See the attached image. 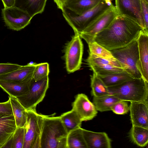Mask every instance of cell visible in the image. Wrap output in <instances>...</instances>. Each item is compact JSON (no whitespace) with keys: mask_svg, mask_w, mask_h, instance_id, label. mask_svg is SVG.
I'll use <instances>...</instances> for the list:
<instances>
[{"mask_svg":"<svg viewBox=\"0 0 148 148\" xmlns=\"http://www.w3.org/2000/svg\"><path fill=\"white\" fill-rule=\"evenodd\" d=\"M143 30L135 21L119 15L107 27L97 34L94 40L110 51L127 46L137 39Z\"/></svg>","mask_w":148,"mask_h":148,"instance_id":"1","label":"cell"},{"mask_svg":"<svg viewBox=\"0 0 148 148\" xmlns=\"http://www.w3.org/2000/svg\"><path fill=\"white\" fill-rule=\"evenodd\" d=\"M68 134L60 116L45 115L41 137V148H67Z\"/></svg>","mask_w":148,"mask_h":148,"instance_id":"2","label":"cell"},{"mask_svg":"<svg viewBox=\"0 0 148 148\" xmlns=\"http://www.w3.org/2000/svg\"><path fill=\"white\" fill-rule=\"evenodd\" d=\"M108 88L111 94L120 100L130 102L147 100L148 82L142 77L133 78Z\"/></svg>","mask_w":148,"mask_h":148,"instance_id":"3","label":"cell"},{"mask_svg":"<svg viewBox=\"0 0 148 148\" xmlns=\"http://www.w3.org/2000/svg\"><path fill=\"white\" fill-rule=\"evenodd\" d=\"M114 5L103 0L92 8L77 15L64 7L62 10L64 18L75 33L79 34L91 23Z\"/></svg>","mask_w":148,"mask_h":148,"instance_id":"4","label":"cell"},{"mask_svg":"<svg viewBox=\"0 0 148 148\" xmlns=\"http://www.w3.org/2000/svg\"><path fill=\"white\" fill-rule=\"evenodd\" d=\"M110 51L124 71L134 78L142 77L138 66L139 57L137 39L125 47Z\"/></svg>","mask_w":148,"mask_h":148,"instance_id":"5","label":"cell"},{"mask_svg":"<svg viewBox=\"0 0 148 148\" xmlns=\"http://www.w3.org/2000/svg\"><path fill=\"white\" fill-rule=\"evenodd\" d=\"M26 112L23 148H41V137L45 115L38 114L36 109L26 110Z\"/></svg>","mask_w":148,"mask_h":148,"instance_id":"6","label":"cell"},{"mask_svg":"<svg viewBox=\"0 0 148 148\" xmlns=\"http://www.w3.org/2000/svg\"><path fill=\"white\" fill-rule=\"evenodd\" d=\"M49 82L48 76L37 81L32 78L28 92L16 98L26 110L35 109L45 97L49 87Z\"/></svg>","mask_w":148,"mask_h":148,"instance_id":"7","label":"cell"},{"mask_svg":"<svg viewBox=\"0 0 148 148\" xmlns=\"http://www.w3.org/2000/svg\"><path fill=\"white\" fill-rule=\"evenodd\" d=\"M83 45L79 34L75 33L65 48L64 58L68 73L79 70L82 64Z\"/></svg>","mask_w":148,"mask_h":148,"instance_id":"8","label":"cell"},{"mask_svg":"<svg viewBox=\"0 0 148 148\" xmlns=\"http://www.w3.org/2000/svg\"><path fill=\"white\" fill-rule=\"evenodd\" d=\"M118 15L116 7L113 5L79 33L80 37L84 40L88 44L94 41L97 34L107 27Z\"/></svg>","mask_w":148,"mask_h":148,"instance_id":"9","label":"cell"},{"mask_svg":"<svg viewBox=\"0 0 148 148\" xmlns=\"http://www.w3.org/2000/svg\"><path fill=\"white\" fill-rule=\"evenodd\" d=\"M1 14L6 26L16 31L28 25L32 18L26 12L14 6L4 8L2 9Z\"/></svg>","mask_w":148,"mask_h":148,"instance_id":"10","label":"cell"},{"mask_svg":"<svg viewBox=\"0 0 148 148\" xmlns=\"http://www.w3.org/2000/svg\"><path fill=\"white\" fill-rule=\"evenodd\" d=\"M115 1V6L119 15L130 19L146 31L142 12L140 0Z\"/></svg>","mask_w":148,"mask_h":148,"instance_id":"11","label":"cell"},{"mask_svg":"<svg viewBox=\"0 0 148 148\" xmlns=\"http://www.w3.org/2000/svg\"><path fill=\"white\" fill-rule=\"evenodd\" d=\"M72 106V109L82 121L92 119L98 113L93 103L86 95L83 93L79 94L76 96Z\"/></svg>","mask_w":148,"mask_h":148,"instance_id":"12","label":"cell"},{"mask_svg":"<svg viewBox=\"0 0 148 148\" xmlns=\"http://www.w3.org/2000/svg\"><path fill=\"white\" fill-rule=\"evenodd\" d=\"M130 102L129 110L132 125L148 129V103L147 100Z\"/></svg>","mask_w":148,"mask_h":148,"instance_id":"13","label":"cell"},{"mask_svg":"<svg viewBox=\"0 0 148 148\" xmlns=\"http://www.w3.org/2000/svg\"><path fill=\"white\" fill-rule=\"evenodd\" d=\"M137 40L139 57L138 67L143 78L148 82V32L142 30Z\"/></svg>","mask_w":148,"mask_h":148,"instance_id":"14","label":"cell"},{"mask_svg":"<svg viewBox=\"0 0 148 148\" xmlns=\"http://www.w3.org/2000/svg\"><path fill=\"white\" fill-rule=\"evenodd\" d=\"M36 64L29 63L14 71L1 75L0 80L21 83L31 80Z\"/></svg>","mask_w":148,"mask_h":148,"instance_id":"15","label":"cell"},{"mask_svg":"<svg viewBox=\"0 0 148 148\" xmlns=\"http://www.w3.org/2000/svg\"><path fill=\"white\" fill-rule=\"evenodd\" d=\"M87 148H110L111 140L105 132H95L82 128Z\"/></svg>","mask_w":148,"mask_h":148,"instance_id":"16","label":"cell"},{"mask_svg":"<svg viewBox=\"0 0 148 148\" xmlns=\"http://www.w3.org/2000/svg\"><path fill=\"white\" fill-rule=\"evenodd\" d=\"M16 127L13 114H0V148L11 138Z\"/></svg>","mask_w":148,"mask_h":148,"instance_id":"17","label":"cell"},{"mask_svg":"<svg viewBox=\"0 0 148 148\" xmlns=\"http://www.w3.org/2000/svg\"><path fill=\"white\" fill-rule=\"evenodd\" d=\"M47 0H15L14 6L26 12L32 18L44 11Z\"/></svg>","mask_w":148,"mask_h":148,"instance_id":"18","label":"cell"},{"mask_svg":"<svg viewBox=\"0 0 148 148\" xmlns=\"http://www.w3.org/2000/svg\"><path fill=\"white\" fill-rule=\"evenodd\" d=\"M32 79L22 83L0 80V87L9 96L16 97L28 92Z\"/></svg>","mask_w":148,"mask_h":148,"instance_id":"19","label":"cell"},{"mask_svg":"<svg viewBox=\"0 0 148 148\" xmlns=\"http://www.w3.org/2000/svg\"><path fill=\"white\" fill-rule=\"evenodd\" d=\"M103 0H70L66 1L64 7L79 15L94 7Z\"/></svg>","mask_w":148,"mask_h":148,"instance_id":"20","label":"cell"},{"mask_svg":"<svg viewBox=\"0 0 148 148\" xmlns=\"http://www.w3.org/2000/svg\"><path fill=\"white\" fill-rule=\"evenodd\" d=\"M10 99L17 127H24L26 121V110L15 97L9 96Z\"/></svg>","mask_w":148,"mask_h":148,"instance_id":"21","label":"cell"},{"mask_svg":"<svg viewBox=\"0 0 148 148\" xmlns=\"http://www.w3.org/2000/svg\"><path fill=\"white\" fill-rule=\"evenodd\" d=\"M60 116L68 134L81 127L82 121L72 109L63 113Z\"/></svg>","mask_w":148,"mask_h":148,"instance_id":"22","label":"cell"},{"mask_svg":"<svg viewBox=\"0 0 148 148\" xmlns=\"http://www.w3.org/2000/svg\"><path fill=\"white\" fill-rule=\"evenodd\" d=\"M130 137L132 141L137 146L144 147L148 143V129L132 125L130 132Z\"/></svg>","mask_w":148,"mask_h":148,"instance_id":"23","label":"cell"},{"mask_svg":"<svg viewBox=\"0 0 148 148\" xmlns=\"http://www.w3.org/2000/svg\"><path fill=\"white\" fill-rule=\"evenodd\" d=\"M97 76L107 87L118 85L134 78L130 74L125 71L106 75Z\"/></svg>","mask_w":148,"mask_h":148,"instance_id":"24","label":"cell"},{"mask_svg":"<svg viewBox=\"0 0 148 148\" xmlns=\"http://www.w3.org/2000/svg\"><path fill=\"white\" fill-rule=\"evenodd\" d=\"M120 100L110 94L100 97L93 96V103L97 111L103 112L111 110L113 105Z\"/></svg>","mask_w":148,"mask_h":148,"instance_id":"25","label":"cell"},{"mask_svg":"<svg viewBox=\"0 0 148 148\" xmlns=\"http://www.w3.org/2000/svg\"><path fill=\"white\" fill-rule=\"evenodd\" d=\"M67 146V148H87L81 127L68 134Z\"/></svg>","mask_w":148,"mask_h":148,"instance_id":"26","label":"cell"},{"mask_svg":"<svg viewBox=\"0 0 148 148\" xmlns=\"http://www.w3.org/2000/svg\"><path fill=\"white\" fill-rule=\"evenodd\" d=\"M91 87L92 95L100 97L110 94L108 87L94 72L91 77Z\"/></svg>","mask_w":148,"mask_h":148,"instance_id":"27","label":"cell"},{"mask_svg":"<svg viewBox=\"0 0 148 148\" xmlns=\"http://www.w3.org/2000/svg\"><path fill=\"white\" fill-rule=\"evenodd\" d=\"M88 45L89 53L108 60L114 61L117 60L110 51L96 42L94 41Z\"/></svg>","mask_w":148,"mask_h":148,"instance_id":"28","label":"cell"},{"mask_svg":"<svg viewBox=\"0 0 148 148\" xmlns=\"http://www.w3.org/2000/svg\"><path fill=\"white\" fill-rule=\"evenodd\" d=\"M89 67L97 75H106L124 71L122 68L110 65H92Z\"/></svg>","mask_w":148,"mask_h":148,"instance_id":"29","label":"cell"},{"mask_svg":"<svg viewBox=\"0 0 148 148\" xmlns=\"http://www.w3.org/2000/svg\"><path fill=\"white\" fill-rule=\"evenodd\" d=\"M86 62L89 66L92 65H105L122 68L120 64L117 60L116 61L111 60L89 53V56L86 60Z\"/></svg>","mask_w":148,"mask_h":148,"instance_id":"30","label":"cell"},{"mask_svg":"<svg viewBox=\"0 0 148 148\" xmlns=\"http://www.w3.org/2000/svg\"><path fill=\"white\" fill-rule=\"evenodd\" d=\"M24 138V127H16L12 136L11 148H23Z\"/></svg>","mask_w":148,"mask_h":148,"instance_id":"31","label":"cell"},{"mask_svg":"<svg viewBox=\"0 0 148 148\" xmlns=\"http://www.w3.org/2000/svg\"><path fill=\"white\" fill-rule=\"evenodd\" d=\"M49 73L48 63L45 62L36 64L32 78L36 81L40 80L48 76Z\"/></svg>","mask_w":148,"mask_h":148,"instance_id":"32","label":"cell"},{"mask_svg":"<svg viewBox=\"0 0 148 148\" xmlns=\"http://www.w3.org/2000/svg\"><path fill=\"white\" fill-rule=\"evenodd\" d=\"M111 110L118 114H124L129 111V106L127 101L120 100L114 104L111 108Z\"/></svg>","mask_w":148,"mask_h":148,"instance_id":"33","label":"cell"},{"mask_svg":"<svg viewBox=\"0 0 148 148\" xmlns=\"http://www.w3.org/2000/svg\"><path fill=\"white\" fill-rule=\"evenodd\" d=\"M21 66L9 63H0V75L16 70Z\"/></svg>","mask_w":148,"mask_h":148,"instance_id":"34","label":"cell"},{"mask_svg":"<svg viewBox=\"0 0 148 148\" xmlns=\"http://www.w3.org/2000/svg\"><path fill=\"white\" fill-rule=\"evenodd\" d=\"M141 10L145 30L148 32V3L144 0H140Z\"/></svg>","mask_w":148,"mask_h":148,"instance_id":"35","label":"cell"},{"mask_svg":"<svg viewBox=\"0 0 148 148\" xmlns=\"http://www.w3.org/2000/svg\"><path fill=\"white\" fill-rule=\"evenodd\" d=\"M0 114H13L10 99L6 101L0 103Z\"/></svg>","mask_w":148,"mask_h":148,"instance_id":"36","label":"cell"},{"mask_svg":"<svg viewBox=\"0 0 148 148\" xmlns=\"http://www.w3.org/2000/svg\"><path fill=\"white\" fill-rule=\"evenodd\" d=\"M4 8H8L14 6L15 0H1Z\"/></svg>","mask_w":148,"mask_h":148,"instance_id":"37","label":"cell"},{"mask_svg":"<svg viewBox=\"0 0 148 148\" xmlns=\"http://www.w3.org/2000/svg\"><path fill=\"white\" fill-rule=\"evenodd\" d=\"M58 8L62 10L64 6L66 0H53Z\"/></svg>","mask_w":148,"mask_h":148,"instance_id":"38","label":"cell"},{"mask_svg":"<svg viewBox=\"0 0 148 148\" xmlns=\"http://www.w3.org/2000/svg\"><path fill=\"white\" fill-rule=\"evenodd\" d=\"M145 0L147 3H148V0Z\"/></svg>","mask_w":148,"mask_h":148,"instance_id":"39","label":"cell"},{"mask_svg":"<svg viewBox=\"0 0 148 148\" xmlns=\"http://www.w3.org/2000/svg\"><path fill=\"white\" fill-rule=\"evenodd\" d=\"M69 0H66V1H69Z\"/></svg>","mask_w":148,"mask_h":148,"instance_id":"40","label":"cell"}]
</instances>
